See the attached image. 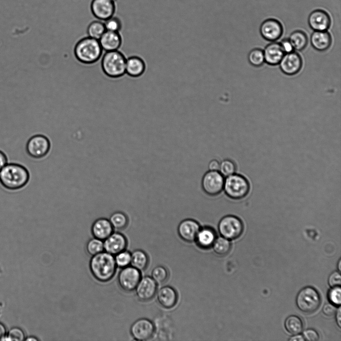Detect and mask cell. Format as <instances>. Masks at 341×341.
I'll list each match as a JSON object with an SVG mask.
<instances>
[{
	"mask_svg": "<svg viewBox=\"0 0 341 341\" xmlns=\"http://www.w3.org/2000/svg\"><path fill=\"white\" fill-rule=\"evenodd\" d=\"M295 336L292 337L289 340L291 341H303L305 339L303 336L301 335H298V334L295 335Z\"/></svg>",
	"mask_w": 341,
	"mask_h": 341,
	"instance_id": "cell-47",
	"label": "cell"
},
{
	"mask_svg": "<svg viewBox=\"0 0 341 341\" xmlns=\"http://www.w3.org/2000/svg\"><path fill=\"white\" fill-rule=\"evenodd\" d=\"M265 62L271 65L279 64L285 52L280 43L273 41L266 46L263 50Z\"/></svg>",
	"mask_w": 341,
	"mask_h": 341,
	"instance_id": "cell-23",
	"label": "cell"
},
{
	"mask_svg": "<svg viewBox=\"0 0 341 341\" xmlns=\"http://www.w3.org/2000/svg\"><path fill=\"white\" fill-rule=\"evenodd\" d=\"M340 286L333 287L329 292V300L334 305H340L341 301V292Z\"/></svg>",
	"mask_w": 341,
	"mask_h": 341,
	"instance_id": "cell-39",
	"label": "cell"
},
{
	"mask_svg": "<svg viewBox=\"0 0 341 341\" xmlns=\"http://www.w3.org/2000/svg\"><path fill=\"white\" fill-rule=\"evenodd\" d=\"M137 298L142 302L152 300L157 291V284L151 277H141L135 289Z\"/></svg>",
	"mask_w": 341,
	"mask_h": 341,
	"instance_id": "cell-12",
	"label": "cell"
},
{
	"mask_svg": "<svg viewBox=\"0 0 341 341\" xmlns=\"http://www.w3.org/2000/svg\"><path fill=\"white\" fill-rule=\"evenodd\" d=\"M260 32L265 39L272 42L275 41L282 35L283 27L278 20L268 18L261 23Z\"/></svg>",
	"mask_w": 341,
	"mask_h": 341,
	"instance_id": "cell-14",
	"label": "cell"
},
{
	"mask_svg": "<svg viewBox=\"0 0 341 341\" xmlns=\"http://www.w3.org/2000/svg\"><path fill=\"white\" fill-rule=\"evenodd\" d=\"M208 169L210 171H218L220 167V162L217 159L210 160L208 165Z\"/></svg>",
	"mask_w": 341,
	"mask_h": 341,
	"instance_id": "cell-44",
	"label": "cell"
},
{
	"mask_svg": "<svg viewBox=\"0 0 341 341\" xmlns=\"http://www.w3.org/2000/svg\"><path fill=\"white\" fill-rule=\"evenodd\" d=\"M130 334L132 338L138 341H145L151 339L155 332L153 323L146 318H140L131 326Z\"/></svg>",
	"mask_w": 341,
	"mask_h": 341,
	"instance_id": "cell-11",
	"label": "cell"
},
{
	"mask_svg": "<svg viewBox=\"0 0 341 341\" xmlns=\"http://www.w3.org/2000/svg\"><path fill=\"white\" fill-rule=\"evenodd\" d=\"M114 230L120 231L125 229L128 226L129 219L124 213L117 211L112 213L109 219Z\"/></svg>",
	"mask_w": 341,
	"mask_h": 341,
	"instance_id": "cell-29",
	"label": "cell"
},
{
	"mask_svg": "<svg viewBox=\"0 0 341 341\" xmlns=\"http://www.w3.org/2000/svg\"><path fill=\"white\" fill-rule=\"evenodd\" d=\"M308 24L314 31L327 30L331 24V18L326 11L318 9L312 11L308 16Z\"/></svg>",
	"mask_w": 341,
	"mask_h": 341,
	"instance_id": "cell-18",
	"label": "cell"
},
{
	"mask_svg": "<svg viewBox=\"0 0 341 341\" xmlns=\"http://www.w3.org/2000/svg\"><path fill=\"white\" fill-rule=\"evenodd\" d=\"M285 53L294 51V48L289 39H284L280 43Z\"/></svg>",
	"mask_w": 341,
	"mask_h": 341,
	"instance_id": "cell-42",
	"label": "cell"
},
{
	"mask_svg": "<svg viewBox=\"0 0 341 341\" xmlns=\"http://www.w3.org/2000/svg\"><path fill=\"white\" fill-rule=\"evenodd\" d=\"M224 179L219 171L209 170L202 177V189L206 195L216 196L223 191Z\"/></svg>",
	"mask_w": 341,
	"mask_h": 341,
	"instance_id": "cell-8",
	"label": "cell"
},
{
	"mask_svg": "<svg viewBox=\"0 0 341 341\" xmlns=\"http://www.w3.org/2000/svg\"><path fill=\"white\" fill-rule=\"evenodd\" d=\"M50 149V143L48 138L41 134L31 137L26 145L27 154L34 159H40L45 157Z\"/></svg>",
	"mask_w": 341,
	"mask_h": 341,
	"instance_id": "cell-9",
	"label": "cell"
},
{
	"mask_svg": "<svg viewBox=\"0 0 341 341\" xmlns=\"http://www.w3.org/2000/svg\"><path fill=\"white\" fill-rule=\"evenodd\" d=\"M305 340L308 341H317L319 339V336L317 331L310 329L306 330L303 334Z\"/></svg>",
	"mask_w": 341,
	"mask_h": 341,
	"instance_id": "cell-41",
	"label": "cell"
},
{
	"mask_svg": "<svg viewBox=\"0 0 341 341\" xmlns=\"http://www.w3.org/2000/svg\"><path fill=\"white\" fill-rule=\"evenodd\" d=\"M285 326L288 332L294 335L299 334L303 329L302 321L299 317L295 315L290 316L287 318Z\"/></svg>",
	"mask_w": 341,
	"mask_h": 341,
	"instance_id": "cell-30",
	"label": "cell"
},
{
	"mask_svg": "<svg viewBox=\"0 0 341 341\" xmlns=\"http://www.w3.org/2000/svg\"><path fill=\"white\" fill-rule=\"evenodd\" d=\"M157 300L164 308L169 309L175 306L178 301V294L171 286H164L157 291Z\"/></svg>",
	"mask_w": 341,
	"mask_h": 341,
	"instance_id": "cell-19",
	"label": "cell"
},
{
	"mask_svg": "<svg viewBox=\"0 0 341 341\" xmlns=\"http://www.w3.org/2000/svg\"><path fill=\"white\" fill-rule=\"evenodd\" d=\"M341 284V277L338 272L332 273L329 278V284L332 287L340 286Z\"/></svg>",
	"mask_w": 341,
	"mask_h": 341,
	"instance_id": "cell-40",
	"label": "cell"
},
{
	"mask_svg": "<svg viewBox=\"0 0 341 341\" xmlns=\"http://www.w3.org/2000/svg\"><path fill=\"white\" fill-rule=\"evenodd\" d=\"M25 338L23 331L20 328L14 327L10 329L2 341H22Z\"/></svg>",
	"mask_w": 341,
	"mask_h": 341,
	"instance_id": "cell-35",
	"label": "cell"
},
{
	"mask_svg": "<svg viewBox=\"0 0 341 341\" xmlns=\"http://www.w3.org/2000/svg\"><path fill=\"white\" fill-rule=\"evenodd\" d=\"M7 331L5 325L0 322V341H2L6 335Z\"/></svg>",
	"mask_w": 341,
	"mask_h": 341,
	"instance_id": "cell-46",
	"label": "cell"
},
{
	"mask_svg": "<svg viewBox=\"0 0 341 341\" xmlns=\"http://www.w3.org/2000/svg\"><path fill=\"white\" fill-rule=\"evenodd\" d=\"M104 23L106 30L107 31L119 32L122 28L120 19L114 15L105 20Z\"/></svg>",
	"mask_w": 341,
	"mask_h": 341,
	"instance_id": "cell-38",
	"label": "cell"
},
{
	"mask_svg": "<svg viewBox=\"0 0 341 341\" xmlns=\"http://www.w3.org/2000/svg\"><path fill=\"white\" fill-rule=\"evenodd\" d=\"M145 69L144 61L140 57L133 56L126 58L125 73L130 76L139 77L144 73Z\"/></svg>",
	"mask_w": 341,
	"mask_h": 341,
	"instance_id": "cell-25",
	"label": "cell"
},
{
	"mask_svg": "<svg viewBox=\"0 0 341 341\" xmlns=\"http://www.w3.org/2000/svg\"><path fill=\"white\" fill-rule=\"evenodd\" d=\"M279 65L281 71L284 74L293 75L301 70L303 65V60L300 55L293 51L285 53Z\"/></svg>",
	"mask_w": 341,
	"mask_h": 341,
	"instance_id": "cell-13",
	"label": "cell"
},
{
	"mask_svg": "<svg viewBox=\"0 0 341 341\" xmlns=\"http://www.w3.org/2000/svg\"><path fill=\"white\" fill-rule=\"evenodd\" d=\"M310 40L312 46L320 51L329 48L332 41V36L327 30L314 31L311 34Z\"/></svg>",
	"mask_w": 341,
	"mask_h": 341,
	"instance_id": "cell-24",
	"label": "cell"
},
{
	"mask_svg": "<svg viewBox=\"0 0 341 341\" xmlns=\"http://www.w3.org/2000/svg\"><path fill=\"white\" fill-rule=\"evenodd\" d=\"M112 0V1H114V2H115V1H116V0Z\"/></svg>",
	"mask_w": 341,
	"mask_h": 341,
	"instance_id": "cell-51",
	"label": "cell"
},
{
	"mask_svg": "<svg viewBox=\"0 0 341 341\" xmlns=\"http://www.w3.org/2000/svg\"><path fill=\"white\" fill-rule=\"evenodd\" d=\"M296 304L301 311L312 313L320 307L321 297L315 288L306 287L299 292L296 298Z\"/></svg>",
	"mask_w": 341,
	"mask_h": 341,
	"instance_id": "cell-7",
	"label": "cell"
},
{
	"mask_svg": "<svg viewBox=\"0 0 341 341\" xmlns=\"http://www.w3.org/2000/svg\"><path fill=\"white\" fill-rule=\"evenodd\" d=\"M218 231L221 236L229 240L238 238L244 230V225L241 220L233 215L223 217L219 221Z\"/></svg>",
	"mask_w": 341,
	"mask_h": 341,
	"instance_id": "cell-6",
	"label": "cell"
},
{
	"mask_svg": "<svg viewBox=\"0 0 341 341\" xmlns=\"http://www.w3.org/2000/svg\"><path fill=\"white\" fill-rule=\"evenodd\" d=\"M223 190L229 198L240 200L247 195L250 185L244 176L234 173L225 177Z\"/></svg>",
	"mask_w": 341,
	"mask_h": 341,
	"instance_id": "cell-5",
	"label": "cell"
},
{
	"mask_svg": "<svg viewBox=\"0 0 341 341\" xmlns=\"http://www.w3.org/2000/svg\"><path fill=\"white\" fill-rule=\"evenodd\" d=\"M248 59L250 63L255 67L262 66L265 62L263 50L260 48H254L248 54Z\"/></svg>",
	"mask_w": 341,
	"mask_h": 341,
	"instance_id": "cell-34",
	"label": "cell"
},
{
	"mask_svg": "<svg viewBox=\"0 0 341 341\" xmlns=\"http://www.w3.org/2000/svg\"><path fill=\"white\" fill-rule=\"evenodd\" d=\"M338 267H339V270L341 271V261L340 260L339 262V264H338Z\"/></svg>",
	"mask_w": 341,
	"mask_h": 341,
	"instance_id": "cell-50",
	"label": "cell"
},
{
	"mask_svg": "<svg viewBox=\"0 0 341 341\" xmlns=\"http://www.w3.org/2000/svg\"><path fill=\"white\" fill-rule=\"evenodd\" d=\"M131 266L140 271L146 269L149 264V258L144 251L137 249L131 253Z\"/></svg>",
	"mask_w": 341,
	"mask_h": 341,
	"instance_id": "cell-26",
	"label": "cell"
},
{
	"mask_svg": "<svg viewBox=\"0 0 341 341\" xmlns=\"http://www.w3.org/2000/svg\"><path fill=\"white\" fill-rule=\"evenodd\" d=\"M236 170V164L232 160L225 159L220 162L219 171L224 177L235 173Z\"/></svg>",
	"mask_w": 341,
	"mask_h": 341,
	"instance_id": "cell-36",
	"label": "cell"
},
{
	"mask_svg": "<svg viewBox=\"0 0 341 341\" xmlns=\"http://www.w3.org/2000/svg\"><path fill=\"white\" fill-rule=\"evenodd\" d=\"M24 341H38V339L33 336H29L27 337H25Z\"/></svg>",
	"mask_w": 341,
	"mask_h": 341,
	"instance_id": "cell-49",
	"label": "cell"
},
{
	"mask_svg": "<svg viewBox=\"0 0 341 341\" xmlns=\"http://www.w3.org/2000/svg\"><path fill=\"white\" fill-rule=\"evenodd\" d=\"M151 277L157 285H161L167 281L169 277V273L164 267L157 266L152 270Z\"/></svg>",
	"mask_w": 341,
	"mask_h": 341,
	"instance_id": "cell-33",
	"label": "cell"
},
{
	"mask_svg": "<svg viewBox=\"0 0 341 341\" xmlns=\"http://www.w3.org/2000/svg\"><path fill=\"white\" fill-rule=\"evenodd\" d=\"M104 251L113 256L126 250L127 240L122 233L113 232L103 241Z\"/></svg>",
	"mask_w": 341,
	"mask_h": 341,
	"instance_id": "cell-17",
	"label": "cell"
},
{
	"mask_svg": "<svg viewBox=\"0 0 341 341\" xmlns=\"http://www.w3.org/2000/svg\"><path fill=\"white\" fill-rule=\"evenodd\" d=\"M105 31L104 23L100 20L92 21L87 28L88 36L97 40L99 39Z\"/></svg>",
	"mask_w": 341,
	"mask_h": 341,
	"instance_id": "cell-31",
	"label": "cell"
},
{
	"mask_svg": "<svg viewBox=\"0 0 341 341\" xmlns=\"http://www.w3.org/2000/svg\"><path fill=\"white\" fill-rule=\"evenodd\" d=\"M217 238L215 230L210 226H201L194 242L200 248L207 249L211 248Z\"/></svg>",
	"mask_w": 341,
	"mask_h": 341,
	"instance_id": "cell-20",
	"label": "cell"
},
{
	"mask_svg": "<svg viewBox=\"0 0 341 341\" xmlns=\"http://www.w3.org/2000/svg\"><path fill=\"white\" fill-rule=\"evenodd\" d=\"M211 248L215 254L224 256L230 251L231 243L230 240L220 236L217 237Z\"/></svg>",
	"mask_w": 341,
	"mask_h": 341,
	"instance_id": "cell-28",
	"label": "cell"
},
{
	"mask_svg": "<svg viewBox=\"0 0 341 341\" xmlns=\"http://www.w3.org/2000/svg\"><path fill=\"white\" fill-rule=\"evenodd\" d=\"M336 307L335 305L333 304H327L323 308V312L324 314L327 316H331L334 315L336 311Z\"/></svg>",
	"mask_w": 341,
	"mask_h": 341,
	"instance_id": "cell-43",
	"label": "cell"
},
{
	"mask_svg": "<svg viewBox=\"0 0 341 341\" xmlns=\"http://www.w3.org/2000/svg\"><path fill=\"white\" fill-rule=\"evenodd\" d=\"M201 226L196 220L187 218L181 221L177 227V233L180 238L188 243L194 242Z\"/></svg>",
	"mask_w": 341,
	"mask_h": 341,
	"instance_id": "cell-16",
	"label": "cell"
},
{
	"mask_svg": "<svg viewBox=\"0 0 341 341\" xmlns=\"http://www.w3.org/2000/svg\"><path fill=\"white\" fill-rule=\"evenodd\" d=\"M7 163L6 155L0 150V170Z\"/></svg>",
	"mask_w": 341,
	"mask_h": 341,
	"instance_id": "cell-45",
	"label": "cell"
},
{
	"mask_svg": "<svg viewBox=\"0 0 341 341\" xmlns=\"http://www.w3.org/2000/svg\"><path fill=\"white\" fill-rule=\"evenodd\" d=\"M90 8L96 18L105 21L114 15L115 11V2L111 0H92Z\"/></svg>",
	"mask_w": 341,
	"mask_h": 341,
	"instance_id": "cell-15",
	"label": "cell"
},
{
	"mask_svg": "<svg viewBox=\"0 0 341 341\" xmlns=\"http://www.w3.org/2000/svg\"><path fill=\"white\" fill-rule=\"evenodd\" d=\"M91 231L93 237L104 241L113 232L114 229L109 219L99 218L93 223Z\"/></svg>",
	"mask_w": 341,
	"mask_h": 341,
	"instance_id": "cell-22",
	"label": "cell"
},
{
	"mask_svg": "<svg viewBox=\"0 0 341 341\" xmlns=\"http://www.w3.org/2000/svg\"><path fill=\"white\" fill-rule=\"evenodd\" d=\"M117 267L123 268L130 265L131 253L126 250L114 256Z\"/></svg>",
	"mask_w": 341,
	"mask_h": 341,
	"instance_id": "cell-37",
	"label": "cell"
},
{
	"mask_svg": "<svg viewBox=\"0 0 341 341\" xmlns=\"http://www.w3.org/2000/svg\"><path fill=\"white\" fill-rule=\"evenodd\" d=\"M103 51L99 40L88 36L79 39L74 48L76 59L85 64L97 62L102 56Z\"/></svg>",
	"mask_w": 341,
	"mask_h": 341,
	"instance_id": "cell-3",
	"label": "cell"
},
{
	"mask_svg": "<svg viewBox=\"0 0 341 341\" xmlns=\"http://www.w3.org/2000/svg\"><path fill=\"white\" fill-rule=\"evenodd\" d=\"M126 61V58L118 50L106 51L102 57L101 66L107 76L117 78L125 74Z\"/></svg>",
	"mask_w": 341,
	"mask_h": 341,
	"instance_id": "cell-4",
	"label": "cell"
},
{
	"mask_svg": "<svg viewBox=\"0 0 341 341\" xmlns=\"http://www.w3.org/2000/svg\"><path fill=\"white\" fill-rule=\"evenodd\" d=\"M336 319H337V322L338 324V326L341 327V308L339 307L337 311V315H336Z\"/></svg>",
	"mask_w": 341,
	"mask_h": 341,
	"instance_id": "cell-48",
	"label": "cell"
},
{
	"mask_svg": "<svg viewBox=\"0 0 341 341\" xmlns=\"http://www.w3.org/2000/svg\"><path fill=\"white\" fill-rule=\"evenodd\" d=\"M86 250L91 256L104 251L103 241L95 237L91 238L86 244Z\"/></svg>",
	"mask_w": 341,
	"mask_h": 341,
	"instance_id": "cell-32",
	"label": "cell"
},
{
	"mask_svg": "<svg viewBox=\"0 0 341 341\" xmlns=\"http://www.w3.org/2000/svg\"><path fill=\"white\" fill-rule=\"evenodd\" d=\"M288 39L294 49L298 51L304 49L308 43V38L307 34L300 30H297L292 32Z\"/></svg>",
	"mask_w": 341,
	"mask_h": 341,
	"instance_id": "cell-27",
	"label": "cell"
},
{
	"mask_svg": "<svg viewBox=\"0 0 341 341\" xmlns=\"http://www.w3.org/2000/svg\"><path fill=\"white\" fill-rule=\"evenodd\" d=\"M28 170L17 163H7L0 170V184L9 191H16L22 189L29 180Z\"/></svg>",
	"mask_w": 341,
	"mask_h": 341,
	"instance_id": "cell-1",
	"label": "cell"
},
{
	"mask_svg": "<svg viewBox=\"0 0 341 341\" xmlns=\"http://www.w3.org/2000/svg\"><path fill=\"white\" fill-rule=\"evenodd\" d=\"M141 278L139 270L131 265L122 268L118 275V283L125 292H131L135 290Z\"/></svg>",
	"mask_w": 341,
	"mask_h": 341,
	"instance_id": "cell-10",
	"label": "cell"
},
{
	"mask_svg": "<svg viewBox=\"0 0 341 341\" xmlns=\"http://www.w3.org/2000/svg\"><path fill=\"white\" fill-rule=\"evenodd\" d=\"M98 40L103 50L105 52L118 50L122 42L119 32L107 30L105 31Z\"/></svg>",
	"mask_w": 341,
	"mask_h": 341,
	"instance_id": "cell-21",
	"label": "cell"
},
{
	"mask_svg": "<svg viewBox=\"0 0 341 341\" xmlns=\"http://www.w3.org/2000/svg\"><path fill=\"white\" fill-rule=\"evenodd\" d=\"M89 268L94 278L100 282H107L114 276L117 266L113 255L105 251L92 256Z\"/></svg>",
	"mask_w": 341,
	"mask_h": 341,
	"instance_id": "cell-2",
	"label": "cell"
},
{
	"mask_svg": "<svg viewBox=\"0 0 341 341\" xmlns=\"http://www.w3.org/2000/svg\"></svg>",
	"mask_w": 341,
	"mask_h": 341,
	"instance_id": "cell-52",
	"label": "cell"
}]
</instances>
